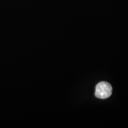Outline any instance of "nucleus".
I'll use <instances>...</instances> for the list:
<instances>
[{
  "label": "nucleus",
  "instance_id": "f257e3e1",
  "mask_svg": "<svg viewBox=\"0 0 128 128\" xmlns=\"http://www.w3.org/2000/svg\"><path fill=\"white\" fill-rule=\"evenodd\" d=\"M112 93V86L108 82H99L96 87L95 96L96 97L101 99L108 98L110 97Z\"/></svg>",
  "mask_w": 128,
  "mask_h": 128
}]
</instances>
